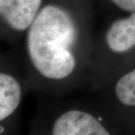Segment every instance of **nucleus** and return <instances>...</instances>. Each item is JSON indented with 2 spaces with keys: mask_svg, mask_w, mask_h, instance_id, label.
I'll return each mask as SVG.
<instances>
[{
  "mask_svg": "<svg viewBox=\"0 0 135 135\" xmlns=\"http://www.w3.org/2000/svg\"><path fill=\"white\" fill-rule=\"evenodd\" d=\"M40 4L41 0H10L1 14L11 27L24 30L33 23Z\"/></svg>",
  "mask_w": 135,
  "mask_h": 135,
  "instance_id": "obj_5",
  "label": "nucleus"
},
{
  "mask_svg": "<svg viewBox=\"0 0 135 135\" xmlns=\"http://www.w3.org/2000/svg\"><path fill=\"white\" fill-rule=\"evenodd\" d=\"M10 0H0V13H2L4 9L7 7Z\"/></svg>",
  "mask_w": 135,
  "mask_h": 135,
  "instance_id": "obj_8",
  "label": "nucleus"
},
{
  "mask_svg": "<svg viewBox=\"0 0 135 135\" xmlns=\"http://www.w3.org/2000/svg\"><path fill=\"white\" fill-rule=\"evenodd\" d=\"M42 135H119L96 106H70L52 112Z\"/></svg>",
  "mask_w": 135,
  "mask_h": 135,
  "instance_id": "obj_3",
  "label": "nucleus"
},
{
  "mask_svg": "<svg viewBox=\"0 0 135 135\" xmlns=\"http://www.w3.org/2000/svg\"><path fill=\"white\" fill-rule=\"evenodd\" d=\"M109 82L97 107L119 135H135V66Z\"/></svg>",
  "mask_w": 135,
  "mask_h": 135,
  "instance_id": "obj_2",
  "label": "nucleus"
},
{
  "mask_svg": "<svg viewBox=\"0 0 135 135\" xmlns=\"http://www.w3.org/2000/svg\"><path fill=\"white\" fill-rule=\"evenodd\" d=\"M111 1L121 9L129 12H135V0H111Z\"/></svg>",
  "mask_w": 135,
  "mask_h": 135,
  "instance_id": "obj_7",
  "label": "nucleus"
},
{
  "mask_svg": "<svg viewBox=\"0 0 135 135\" xmlns=\"http://www.w3.org/2000/svg\"><path fill=\"white\" fill-rule=\"evenodd\" d=\"M21 100V88L17 80L0 73V121L4 120L17 109Z\"/></svg>",
  "mask_w": 135,
  "mask_h": 135,
  "instance_id": "obj_6",
  "label": "nucleus"
},
{
  "mask_svg": "<svg viewBox=\"0 0 135 135\" xmlns=\"http://www.w3.org/2000/svg\"><path fill=\"white\" fill-rule=\"evenodd\" d=\"M76 29L62 9L47 6L41 10L28 33V53L35 69L48 80L61 81L72 75L77 59L73 52Z\"/></svg>",
  "mask_w": 135,
  "mask_h": 135,
  "instance_id": "obj_1",
  "label": "nucleus"
},
{
  "mask_svg": "<svg viewBox=\"0 0 135 135\" xmlns=\"http://www.w3.org/2000/svg\"><path fill=\"white\" fill-rule=\"evenodd\" d=\"M105 44L109 57L118 59L127 57L135 51V12L127 18L119 19L111 25L106 35Z\"/></svg>",
  "mask_w": 135,
  "mask_h": 135,
  "instance_id": "obj_4",
  "label": "nucleus"
}]
</instances>
